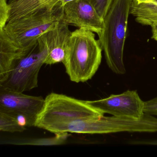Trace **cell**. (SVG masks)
Segmentation results:
<instances>
[{"instance_id": "obj_12", "label": "cell", "mask_w": 157, "mask_h": 157, "mask_svg": "<svg viewBox=\"0 0 157 157\" xmlns=\"http://www.w3.org/2000/svg\"><path fill=\"white\" fill-rule=\"evenodd\" d=\"M130 14L140 24L151 27L157 26V1L152 0L139 3L133 0Z\"/></svg>"}, {"instance_id": "obj_7", "label": "cell", "mask_w": 157, "mask_h": 157, "mask_svg": "<svg viewBox=\"0 0 157 157\" xmlns=\"http://www.w3.org/2000/svg\"><path fill=\"white\" fill-rule=\"evenodd\" d=\"M86 101L103 114H110L113 116L133 119H140L145 114V102L140 99L136 91L127 90L104 99Z\"/></svg>"}, {"instance_id": "obj_16", "label": "cell", "mask_w": 157, "mask_h": 157, "mask_svg": "<svg viewBox=\"0 0 157 157\" xmlns=\"http://www.w3.org/2000/svg\"><path fill=\"white\" fill-rule=\"evenodd\" d=\"M10 7L8 0H0V30L3 29L9 21Z\"/></svg>"}, {"instance_id": "obj_10", "label": "cell", "mask_w": 157, "mask_h": 157, "mask_svg": "<svg viewBox=\"0 0 157 157\" xmlns=\"http://www.w3.org/2000/svg\"><path fill=\"white\" fill-rule=\"evenodd\" d=\"M8 4L10 7L8 22L41 10L62 6L61 0H8Z\"/></svg>"}, {"instance_id": "obj_14", "label": "cell", "mask_w": 157, "mask_h": 157, "mask_svg": "<svg viewBox=\"0 0 157 157\" xmlns=\"http://www.w3.org/2000/svg\"><path fill=\"white\" fill-rule=\"evenodd\" d=\"M26 126L17 117L0 111V131L2 132H22Z\"/></svg>"}, {"instance_id": "obj_4", "label": "cell", "mask_w": 157, "mask_h": 157, "mask_svg": "<svg viewBox=\"0 0 157 157\" xmlns=\"http://www.w3.org/2000/svg\"><path fill=\"white\" fill-rule=\"evenodd\" d=\"M62 17L63 7L60 5L9 22L1 30L19 49L30 53L38 46V38L55 28Z\"/></svg>"}, {"instance_id": "obj_8", "label": "cell", "mask_w": 157, "mask_h": 157, "mask_svg": "<svg viewBox=\"0 0 157 157\" xmlns=\"http://www.w3.org/2000/svg\"><path fill=\"white\" fill-rule=\"evenodd\" d=\"M62 21L68 25L83 28L99 35L103 26V19L89 0H75L63 7Z\"/></svg>"}, {"instance_id": "obj_20", "label": "cell", "mask_w": 157, "mask_h": 157, "mask_svg": "<svg viewBox=\"0 0 157 157\" xmlns=\"http://www.w3.org/2000/svg\"><path fill=\"white\" fill-rule=\"evenodd\" d=\"M148 144H151V145H157V141L150 142V143H148Z\"/></svg>"}, {"instance_id": "obj_6", "label": "cell", "mask_w": 157, "mask_h": 157, "mask_svg": "<svg viewBox=\"0 0 157 157\" xmlns=\"http://www.w3.org/2000/svg\"><path fill=\"white\" fill-rule=\"evenodd\" d=\"M44 101L42 96L26 95L0 86V111L22 119L26 127L34 126Z\"/></svg>"}, {"instance_id": "obj_13", "label": "cell", "mask_w": 157, "mask_h": 157, "mask_svg": "<svg viewBox=\"0 0 157 157\" xmlns=\"http://www.w3.org/2000/svg\"><path fill=\"white\" fill-rule=\"evenodd\" d=\"M55 134L56 135L52 137L10 140L4 141L3 144L37 146H57L64 144L69 136L68 133Z\"/></svg>"}, {"instance_id": "obj_3", "label": "cell", "mask_w": 157, "mask_h": 157, "mask_svg": "<svg viewBox=\"0 0 157 157\" xmlns=\"http://www.w3.org/2000/svg\"><path fill=\"white\" fill-rule=\"evenodd\" d=\"M133 0H114L103 19V26L98 35L110 69L117 74H124V51L128 16Z\"/></svg>"}, {"instance_id": "obj_11", "label": "cell", "mask_w": 157, "mask_h": 157, "mask_svg": "<svg viewBox=\"0 0 157 157\" xmlns=\"http://www.w3.org/2000/svg\"><path fill=\"white\" fill-rule=\"evenodd\" d=\"M30 53L19 49L4 31L0 30V81L8 75L16 61Z\"/></svg>"}, {"instance_id": "obj_17", "label": "cell", "mask_w": 157, "mask_h": 157, "mask_svg": "<svg viewBox=\"0 0 157 157\" xmlns=\"http://www.w3.org/2000/svg\"><path fill=\"white\" fill-rule=\"evenodd\" d=\"M144 113L157 116V97L145 102Z\"/></svg>"}, {"instance_id": "obj_21", "label": "cell", "mask_w": 157, "mask_h": 157, "mask_svg": "<svg viewBox=\"0 0 157 157\" xmlns=\"http://www.w3.org/2000/svg\"><path fill=\"white\" fill-rule=\"evenodd\" d=\"M156 1H157V0H156Z\"/></svg>"}, {"instance_id": "obj_2", "label": "cell", "mask_w": 157, "mask_h": 157, "mask_svg": "<svg viewBox=\"0 0 157 157\" xmlns=\"http://www.w3.org/2000/svg\"><path fill=\"white\" fill-rule=\"evenodd\" d=\"M102 51L93 32L83 28L72 32L62 62L70 80L79 83L90 80L101 65Z\"/></svg>"}, {"instance_id": "obj_5", "label": "cell", "mask_w": 157, "mask_h": 157, "mask_svg": "<svg viewBox=\"0 0 157 157\" xmlns=\"http://www.w3.org/2000/svg\"><path fill=\"white\" fill-rule=\"evenodd\" d=\"M38 49L35 50L16 61L6 77L0 81V86L14 91L23 93L38 87L39 71L47 56V48L40 37Z\"/></svg>"}, {"instance_id": "obj_15", "label": "cell", "mask_w": 157, "mask_h": 157, "mask_svg": "<svg viewBox=\"0 0 157 157\" xmlns=\"http://www.w3.org/2000/svg\"><path fill=\"white\" fill-rule=\"evenodd\" d=\"M103 19L108 12L114 0H89Z\"/></svg>"}, {"instance_id": "obj_18", "label": "cell", "mask_w": 157, "mask_h": 157, "mask_svg": "<svg viewBox=\"0 0 157 157\" xmlns=\"http://www.w3.org/2000/svg\"><path fill=\"white\" fill-rule=\"evenodd\" d=\"M74 1H75V0H61V5H62V7H63L67 3Z\"/></svg>"}, {"instance_id": "obj_1", "label": "cell", "mask_w": 157, "mask_h": 157, "mask_svg": "<svg viewBox=\"0 0 157 157\" xmlns=\"http://www.w3.org/2000/svg\"><path fill=\"white\" fill-rule=\"evenodd\" d=\"M104 115L86 101L53 92L45 98L34 127L54 134L67 133L68 128L71 124Z\"/></svg>"}, {"instance_id": "obj_9", "label": "cell", "mask_w": 157, "mask_h": 157, "mask_svg": "<svg viewBox=\"0 0 157 157\" xmlns=\"http://www.w3.org/2000/svg\"><path fill=\"white\" fill-rule=\"evenodd\" d=\"M71 33L68 25L61 21L55 28L39 37L47 48L45 65H52L63 62L67 44Z\"/></svg>"}, {"instance_id": "obj_19", "label": "cell", "mask_w": 157, "mask_h": 157, "mask_svg": "<svg viewBox=\"0 0 157 157\" xmlns=\"http://www.w3.org/2000/svg\"><path fill=\"white\" fill-rule=\"evenodd\" d=\"M139 3H141V2H147L150 1L152 0H136Z\"/></svg>"}]
</instances>
